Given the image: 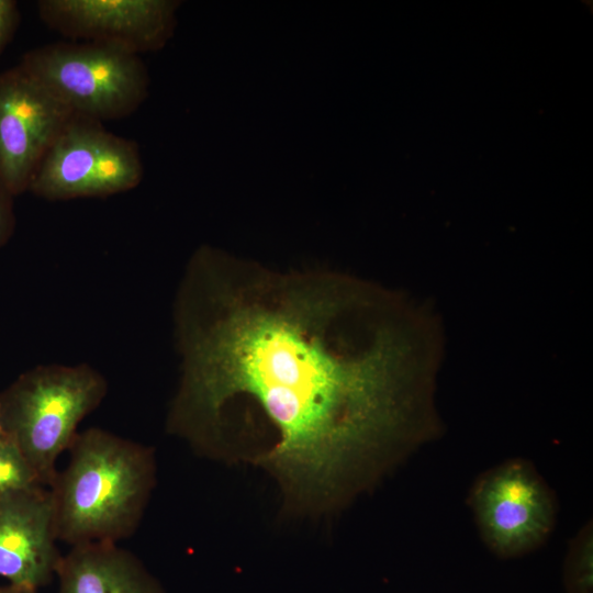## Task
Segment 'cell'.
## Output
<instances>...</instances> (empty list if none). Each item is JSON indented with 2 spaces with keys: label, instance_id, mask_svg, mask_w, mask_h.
<instances>
[{
  "label": "cell",
  "instance_id": "3",
  "mask_svg": "<svg viewBox=\"0 0 593 593\" xmlns=\"http://www.w3.org/2000/svg\"><path fill=\"white\" fill-rule=\"evenodd\" d=\"M107 391L103 376L88 365H45L25 371L0 393L3 433L43 486L52 485L57 459Z\"/></svg>",
  "mask_w": 593,
  "mask_h": 593
},
{
  "label": "cell",
  "instance_id": "11",
  "mask_svg": "<svg viewBox=\"0 0 593 593\" xmlns=\"http://www.w3.org/2000/svg\"><path fill=\"white\" fill-rule=\"evenodd\" d=\"M566 593H593V523L588 521L571 538L563 561Z\"/></svg>",
  "mask_w": 593,
  "mask_h": 593
},
{
  "label": "cell",
  "instance_id": "5",
  "mask_svg": "<svg viewBox=\"0 0 593 593\" xmlns=\"http://www.w3.org/2000/svg\"><path fill=\"white\" fill-rule=\"evenodd\" d=\"M480 537L501 559L528 555L552 535L558 518L553 490L525 458H508L481 472L467 497Z\"/></svg>",
  "mask_w": 593,
  "mask_h": 593
},
{
  "label": "cell",
  "instance_id": "10",
  "mask_svg": "<svg viewBox=\"0 0 593 593\" xmlns=\"http://www.w3.org/2000/svg\"><path fill=\"white\" fill-rule=\"evenodd\" d=\"M56 575L58 593H161L141 561L116 542L71 546Z\"/></svg>",
  "mask_w": 593,
  "mask_h": 593
},
{
  "label": "cell",
  "instance_id": "4",
  "mask_svg": "<svg viewBox=\"0 0 593 593\" xmlns=\"http://www.w3.org/2000/svg\"><path fill=\"white\" fill-rule=\"evenodd\" d=\"M19 65L72 114L101 123L130 116L148 96L139 55L113 46L57 42L29 51Z\"/></svg>",
  "mask_w": 593,
  "mask_h": 593
},
{
  "label": "cell",
  "instance_id": "8",
  "mask_svg": "<svg viewBox=\"0 0 593 593\" xmlns=\"http://www.w3.org/2000/svg\"><path fill=\"white\" fill-rule=\"evenodd\" d=\"M72 113L20 65L0 74V178L18 195Z\"/></svg>",
  "mask_w": 593,
  "mask_h": 593
},
{
  "label": "cell",
  "instance_id": "7",
  "mask_svg": "<svg viewBox=\"0 0 593 593\" xmlns=\"http://www.w3.org/2000/svg\"><path fill=\"white\" fill-rule=\"evenodd\" d=\"M180 1L42 0L41 20L72 42L118 47L134 54L161 49L177 25Z\"/></svg>",
  "mask_w": 593,
  "mask_h": 593
},
{
  "label": "cell",
  "instance_id": "13",
  "mask_svg": "<svg viewBox=\"0 0 593 593\" xmlns=\"http://www.w3.org/2000/svg\"><path fill=\"white\" fill-rule=\"evenodd\" d=\"M13 197L0 178V246L9 240L14 231Z\"/></svg>",
  "mask_w": 593,
  "mask_h": 593
},
{
  "label": "cell",
  "instance_id": "6",
  "mask_svg": "<svg viewBox=\"0 0 593 593\" xmlns=\"http://www.w3.org/2000/svg\"><path fill=\"white\" fill-rule=\"evenodd\" d=\"M143 175L134 141L108 131L99 121L72 114L27 190L49 201L108 197L134 189Z\"/></svg>",
  "mask_w": 593,
  "mask_h": 593
},
{
  "label": "cell",
  "instance_id": "14",
  "mask_svg": "<svg viewBox=\"0 0 593 593\" xmlns=\"http://www.w3.org/2000/svg\"><path fill=\"white\" fill-rule=\"evenodd\" d=\"M19 20L18 2L14 0H0V53L12 40Z\"/></svg>",
  "mask_w": 593,
  "mask_h": 593
},
{
  "label": "cell",
  "instance_id": "2",
  "mask_svg": "<svg viewBox=\"0 0 593 593\" xmlns=\"http://www.w3.org/2000/svg\"><path fill=\"white\" fill-rule=\"evenodd\" d=\"M48 488L58 541L116 542L132 535L154 485L150 448L101 428L77 433Z\"/></svg>",
  "mask_w": 593,
  "mask_h": 593
},
{
  "label": "cell",
  "instance_id": "1",
  "mask_svg": "<svg viewBox=\"0 0 593 593\" xmlns=\"http://www.w3.org/2000/svg\"><path fill=\"white\" fill-rule=\"evenodd\" d=\"M176 313L177 422L213 426L250 401L278 435L257 462L298 502L354 493L440 435L437 332L402 296L203 246Z\"/></svg>",
  "mask_w": 593,
  "mask_h": 593
},
{
  "label": "cell",
  "instance_id": "12",
  "mask_svg": "<svg viewBox=\"0 0 593 593\" xmlns=\"http://www.w3.org/2000/svg\"><path fill=\"white\" fill-rule=\"evenodd\" d=\"M38 486L43 485L34 469L15 445L0 443V496Z\"/></svg>",
  "mask_w": 593,
  "mask_h": 593
},
{
  "label": "cell",
  "instance_id": "9",
  "mask_svg": "<svg viewBox=\"0 0 593 593\" xmlns=\"http://www.w3.org/2000/svg\"><path fill=\"white\" fill-rule=\"evenodd\" d=\"M53 500L38 486L0 496V577L40 589L56 575L57 548Z\"/></svg>",
  "mask_w": 593,
  "mask_h": 593
},
{
  "label": "cell",
  "instance_id": "15",
  "mask_svg": "<svg viewBox=\"0 0 593 593\" xmlns=\"http://www.w3.org/2000/svg\"><path fill=\"white\" fill-rule=\"evenodd\" d=\"M0 593H37V590L8 583L0 586Z\"/></svg>",
  "mask_w": 593,
  "mask_h": 593
},
{
  "label": "cell",
  "instance_id": "16",
  "mask_svg": "<svg viewBox=\"0 0 593 593\" xmlns=\"http://www.w3.org/2000/svg\"><path fill=\"white\" fill-rule=\"evenodd\" d=\"M5 439H7V437H5L4 433H3L1 422H0V443L4 441Z\"/></svg>",
  "mask_w": 593,
  "mask_h": 593
}]
</instances>
